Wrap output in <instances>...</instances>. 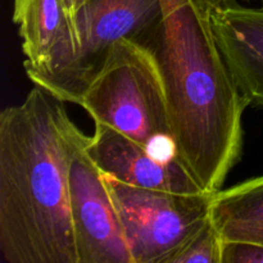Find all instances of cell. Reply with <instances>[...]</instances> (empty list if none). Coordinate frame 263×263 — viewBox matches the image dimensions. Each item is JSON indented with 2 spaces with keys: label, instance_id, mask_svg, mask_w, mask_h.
I'll return each instance as SVG.
<instances>
[{
  "label": "cell",
  "instance_id": "6da1fadb",
  "mask_svg": "<svg viewBox=\"0 0 263 263\" xmlns=\"http://www.w3.org/2000/svg\"><path fill=\"white\" fill-rule=\"evenodd\" d=\"M161 7L144 44L163 80L175 154L203 192L215 194L241 157L249 103L216 40L217 0H161Z\"/></svg>",
  "mask_w": 263,
  "mask_h": 263
},
{
  "label": "cell",
  "instance_id": "7a4b0ae2",
  "mask_svg": "<svg viewBox=\"0 0 263 263\" xmlns=\"http://www.w3.org/2000/svg\"><path fill=\"white\" fill-rule=\"evenodd\" d=\"M64 102L43 87L0 115V253L8 263H79L69 211Z\"/></svg>",
  "mask_w": 263,
  "mask_h": 263
},
{
  "label": "cell",
  "instance_id": "3957f363",
  "mask_svg": "<svg viewBox=\"0 0 263 263\" xmlns=\"http://www.w3.org/2000/svg\"><path fill=\"white\" fill-rule=\"evenodd\" d=\"M79 105L94 122L151 149L159 145L175 152L161 71L153 51L141 41L121 39L113 44Z\"/></svg>",
  "mask_w": 263,
  "mask_h": 263
},
{
  "label": "cell",
  "instance_id": "277c9868",
  "mask_svg": "<svg viewBox=\"0 0 263 263\" xmlns=\"http://www.w3.org/2000/svg\"><path fill=\"white\" fill-rule=\"evenodd\" d=\"M161 12V0H87L46 63L26 73L62 102L79 104L113 44L121 39L145 43Z\"/></svg>",
  "mask_w": 263,
  "mask_h": 263
},
{
  "label": "cell",
  "instance_id": "5b68a950",
  "mask_svg": "<svg viewBox=\"0 0 263 263\" xmlns=\"http://www.w3.org/2000/svg\"><path fill=\"white\" fill-rule=\"evenodd\" d=\"M104 175L134 263H167L210 218L213 194L133 186Z\"/></svg>",
  "mask_w": 263,
  "mask_h": 263
},
{
  "label": "cell",
  "instance_id": "8992f818",
  "mask_svg": "<svg viewBox=\"0 0 263 263\" xmlns=\"http://www.w3.org/2000/svg\"><path fill=\"white\" fill-rule=\"evenodd\" d=\"M87 136L69 127V211L79 263H134L104 175L86 149Z\"/></svg>",
  "mask_w": 263,
  "mask_h": 263
},
{
  "label": "cell",
  "instance_id": "52a82bcc",
  "mask_svg": "<svg viewBox=\"0 0 263 263\" xmlns=\"http://www.w3.org/2000/svg\"><path fill=\"white\" fill-rule=\"evenodd\" d=\"M86 149L103 174L146 189L198 194L203 192L176 157H163L104 123L95 122Z\"/></svg>",
  "mask_w": 263,
  "mask_h": 263
},
{
  "label": "cell",
  "instance_id": "ba28073f",
  "mask_svg": "<svg viewBox=\"0 0 263 263\" xmlns=\"http://www.w3.org/2000/svg\"><path fill=\"white\" fill-rule=\"evenodd\" d=\"M212 22L239 91L249 105L263 108V8L221 5L213 9Z\"/></svg>",
  "mask_w": 263,
  "mask_h": 263
},
{
  "label": "cell",
  "instance_id": "9c48e42d",
  "mask_svg": "<svg viewBox=\"0 0 263 263\" xmlns=\"http://www.w3.org/2000/svg\"><path fill=\"white\" fill-rule=\"evenodd\" d=\"M13 21L22 39L25 69L46 63L68 32L69 17L62 0H14Z\"/></svg>",
  "mask_w": 263,
  "mask_h": 263
},
{
  "label": "cell",
  "instance_id": "30bf717a",
  "mask_svg": "<svg viewBox=\"0 0 263 263\" xmlns=\"http://www.w3.org/2000/svg\"><path fill=\"white\" fill-rule=\"evenodd\" d=\"M211 217L223 240L263 241V176L215 193Z\"/></svg>",
  "mask_w": 263,
  "mask_h": 263
},
{
  "label": "cell",
  "instance_id": "8fae6325",
  "mask_svg": "<svg viewBox=\"0 0 263 263\" xmlns=\"http://www.w3.org/2000/svg\"><path fill=\"white\" fill-rule=\"evenodd\" d=\"M223 239L210 216L167 263H222Z\"/></svg>",
  "mask_w": 263,
  "mask_h": 263
},
{
  "label": "cell",
  "instance_id": "7c38bea8",
  "mask_svg": "<svg viewBox=\"0 0 263 263\" xmlns=\"http://www.w3.org/2000/svg\"><path fill=\"white\" fill-rule=\"evenodd\" d=\"M222 263H263V243L223 240Z\"/></svg>",
  "mask_w": 263,
  "mask_h": 263
},
{
  "label": "cell",
  "instance_id": "4fadbf2b",
  "mask_svg": "<svg viewBox=\"0 0 263 263\" xmlns=\"http://www.w3.org/2000/svg\"><path fill=\"white\" fill-rule=\"evenodd\" d=\"M64 4V7H66L67 12H68L69 17H73L76 13L80 12V9H81L82 7L85 5V3L87 2V0H62Z\"/></svg>",
  "mask_w": 263,
  "mask_h": 263
},
{
  "label": "cell",
  "instance_id": "5bb4252c",
  "mask_svg": "<svg viewBox=\"0 0 263 263\" xmlns=\"http://www.w3.org/2000/svg\"><path fill=\"white\" fill-rule=\"evenodd\" d=\"M243 2L258 3L259 7L263 8V0H243ZM233 3H236V0H218V4L220 5H228V4H233Z\"/></svg>",
  "mask_w": 263,
  "mask_h": 263
},
{
  "label": "cell",
  "instance_id": "9a60e30c",
  "mask_svg": "<svg viewBox=\"0 0 263 263\" xmlns=\"http://www.w3.org/2000/svg\"><path fill=\"white\" fill-rule=\"evenodd\" d=\"M261 243H263V241H261Z\"/></svg>",
  "mask_w": 263,
  "mask_h": 263
}]
</instances>
